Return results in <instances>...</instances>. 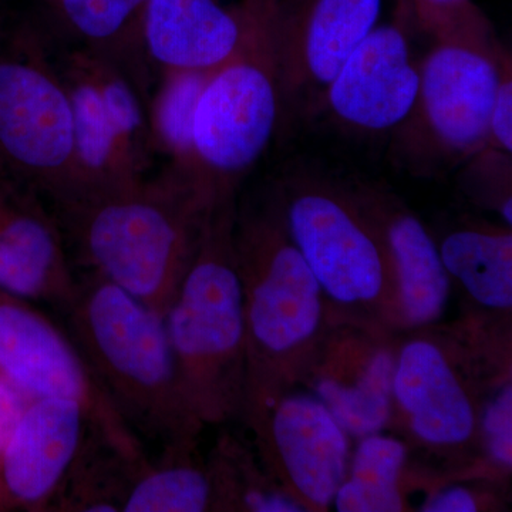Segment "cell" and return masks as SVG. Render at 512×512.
<instances>
[{"instance_id": "1", "label": "cell", "mask_w": 512, "mask_h": 512, "mask_svg": "<svg viewBox=\"0 0 512 512\" xmlns=\"http://www.w3.org/2000/svg\"><path fill=\"white\" fill-rule=\"evenodd\" d=\"M49 202L70 261L163 316L217 201L165 167L156 177L79 188Z\"/></svg>"}, {"instance_id": "15", "label": "cell", "mask_w": 512, "mask_h": 512, "mask_svg": "<svg viewBox=\"0 0 512 512\" xmlns=\"http://www.w3.org/2000/svg\"><path fill=\"white\" fill-rule=\"evenodd\" d=\"M383 0H291L281 36L282 119L318 113L340 67L379 25Z\"/></svg>"}, {"instance_id": "19", "label": "cell", "mask_w": 512, "mask_h": 512, "mask_svg": "<svg viewBox=\"0 0 512 512\" xmlns=\"http://www.w3.org/2000/svg\"><path fill=\"white\" fill-rule=\"evenodd\" d=\"M247 18L245 0H148L144 47L157 76L208 72L231 56Z\"/></svg>"}, {"instance_id": "21", "label": "cell", "mask_w": 512, "mask_h": 512, "mask_svg": "<svg viewBox=\"0 0 512 512\" xmlns=\"http://www.w3.org/2000/svg\"><path fill=\"white\" fill-rule=\"evenodd\" d=\"M410 454L409 444L397 437L376 433L359 439L333 501L336 511L402 512L409 510L407 498L416 488H426L429 495L437 478L413 470Z\"/></svg>"}, {"instance_id": "4", "label": "cell", "mask_w": 512, "mask_h": 512, "mask_svg": "<svg viewBox=\"0 0 512 512\" xmlns=\"http://www.w3.org/2000/svg\"><path fill=\"white\" fill-rule=\"evenodd\" d=\"M234 245L247 323L245 407L302 386L332 318L274 195L237 208Z\"/></svg>"}, {"instance_id": "24", "label": "cell", "mask_w": 512, "mask_h": 512, "mask_svg": "<svg viewBox=\"0 0 512 512\" xmlns=\"http://www.w3.org/2000/svg\"><path fill=\"white\" fill-rule=\"evenodd\" d=\"M214 511L302 512L269 476L256 451L222 434L207 460Z\"/></svg>"}, {"instance_id": "22", "label": "cell", "mask_w": 512, "mask_h": 512, "mask_svg": "<svg viewBox=\"0 0 512 512\" xmlns=\"http://www.w3.org/2000/svg\"><path fill=\"white\" fill-rule=\"evenodd\" d=\"M439 251L451 281H457L481 308V315L510 320L512 232L507 225L464 222L451 229Z\"/></svg>"}, {"instance_id": "6", "label": "cell", "mask_w": 512, "mask_h": 512, "mask_svg": "<svg viewBox=\"0 0 512 512\" xmlns=\"http://www.w3.org/2000/svg\"><path fill=\"white\" fill-rule=\"evenodd\" d=\"M274 197L322 288L330 318L402 333L386 239L352 187L322 175L293 173L279 183Z\"/></svg>"}, {"instance_id": "14", "label": "cell", "mask_w": 512, "mask_h": 512, "mask_svg": "<svg viewBox=\"0 0 512 512\" xmlns=\"http://www.w3.org/2000/svg\"><path fill=\"white\" fill-rule=\"evenodd\" d=\"M399 335L332 320L303 377L302 386L350 437L359 440L390 427Z\"/></svg>"}, {"instance_id": "9", "label": "cell", "mask_w": 512, "mask_h": 512, "mask_svg": "<svg viewBox=\"0 0 512 512\" xmlns=\"http://www.w3.org/2000/svg\"><path fill=\"white\" fill-rule=\"evenodd\" d=\"M0 173L47 200L72 187V101L39 33L0 39Z\"/></svg>"}, {"instance_id": "29", "label": "cell", "mask_w": 512, "mask_h": 512, "mask_svg": "<svg viewBox=\"0 0 512 512\" xmlns=\"http://www.w3.org/2000/svg\"><path fill=\"white\" fill-rule=\"evenodd\" d=\"M464 184L470 194L493 207L512 227L511 154L485 147L466 161Z\"/></svg>"}, {"instance_id": "16", "label": "cell", "mask_w": 512, "mask_h": 512, "mask_svg": "<svg viewBox=\"0 0 512 512\" xmlns=\"http://www.w3.org/2000/svg\"><path fill=\"white\" fill-rule=\"evenodd\" d=\"M90 431L82 404L30 400L0 446V511H50Z\"/></svg>"}, {"instance_id": "27", "label": "cell", "mask_w": 512, "mask_h": 512, "mask_svg": "<svg viewBox=\"0 0 512 512\" xmlns=\"http://www.w3.org/2000/svg\"><path fill=\"white\" fill-rule=\"evenodd\" d=\"M414 26L433 40L491 39L495 30L473 0H407Z\"/></svg>"}, {"instance_id": "17", "label": "cell", "mask_w": 512, "mask_h": 512, "mask_svg": "<svg viewBox=\"0 0 512 512\" xmlns=\"http://www.w3.org/2000/svg\"><path fill=\"white\" fill-rule=\"evenodd\" d=\"M76 284L62 232L42 195L0 173V289L64 309Z\"/></svg>"}, {"instance_id": "11", "label": "cell", "mask_w": 512, "mask_h": 512, "mask_svg": "<svg viewBox=\"0 0 512 512\" xmlns=\"http://www.w3.org/2000/svg\"><path fill=\"white\" fill-rule=\"evenodd\" d=\"M0 377L29 399L60 397L80 403L94 433L131 463L147 460L140 437L69 338L28 299L0 289Z\"/></svg>"}, {"instance_id": "2", "label": "cell", "mask_w": 512, "mask_h": 512, "mask_svg": "<svg viewBox=\"0 0 512 512\" xmlns=\"http://www.w3.org/2000/svg\"><path fill=\"white\" fill-rule=\"evenodd\" d=\"M497 322L478 315L399 335L390 427L410 450L437 458L448 481L491 480L481 464V413L511 379L510 333Z\"/></svg>"}, {"instance_id": "28", "label": "cell", "mask_w": 512, "mask_h": 512, "mask_svg": "<svg viewBox=\"0 0 512 512\" xmlns=\"http://www.w3.org/2000/svg\"><path fill=\"white\" fill-rule=\"evenodd\" d=\"M481 464L493 481L507 480L512 470V380L488 396L480 419Z\"/></svg>"}, {"instance_id": "26", "label": "cell", "mask_w": 512, "mask_h": 512, "mask_svg": "<svg viewBox=\"0 0 512 512\" xmlns=\"http://www.w3.org/2000/svg\"><path fill=\"white\" fill-rule=\"evenodd\" d=\"M136 464L90 431L50 511H121L128 478Z\"/></svg>"}, {"instance_id": "25", "label": "cell", "mask_w": 512, "mask_h": 512, "mask_svg": "<svg viewBox=\"0 0 512 512\" xmlns=\"http://www.w3.org/2000/svg\"><path fill=\"white\" fill-rule=\"evenodd\" d=\"M211 72L160 74L148 104V120L156 153L167 158V168L183 175L191 183H194L195 170L192 146L195 110Z\"/></svg>"}, {"instance_id": "32", "label": "cell", "mask_w": 512, "mask_h": 512, "mask_svg": "<svg viewBox=\"0 0 512 512\" xmlns=\"http://www.w3.org/2000/svg\"><path fill=\"white\" fill-rule=\"evenodd\" d=\"M30 400L8 380L0 377V446L8 439Z\"/></svg>"}, {"instance_id": "10", "label": "cell", "mask_w": 512, "mask_h": 512, "mask_svg": "<svg viewBox=\"0 0 512 512\" xmlns=\"http://www.w3.org/2000/svg\"><path fill=\"white\" fill-rule=\"evenodd\" d=\"M55 62L73 109L74 177L67 191L147 177L157 153L147 104L136 87L79 47L59 53Z\"/></svg>"}, {"instance_id": "5", "label": "cell", "mask_w": 512, "mask_h": 512, "mask_svg": "<svg viewBox=\"0 0 512 512\" xmlns=\"http://www.w3.org/2000/svg\"><path fill=\"white\" fill-rule=\"evenodd\" d=\"M237 195L212 205L200 244L163 319L188 406L202 426L241 417L247 323L235 255Z\"/></svg>"}, {"instance_id": "30", "label": "cell", "mask_w": 512, "mask_h": 512, "mask_svg": "<svg viewBox=\"0 0 512 512\" xmlns=\"http://www.w3.org/2000/svg\"><path fill=\"white\" fill-rule=\"evenodd\" d=\"M491 480H458L440 485L427 495L420 511L424 512H477L495 511L503 505L497 491L484 487Z\"/></svg>"}, {"instance_id": "20", "label": "cell", "mask_w": 512, "mask_h": 512, "mask_svg": "<svg viewBox=\"0 0 512 512\" xmlns=\"http://www.w3.org/2000/svg\"><path fill=\"white\" fill-rule=\"evenodd\" d=\"M57 19L72 47L120 70L144 103L153 96L154 70L144 47L148 0H55Z\"/></svg>"}, {"instance_id": "13", "label": "cell", "mask_w": 512, "mask_h": 512, "mask_svg": "<svg viewBox=\"0 0 512 512\" xmlns=\"http://www.w3.org/2000/svg\"><path fill=\"white\" fill-rule=\"evenodd\" d=\"M393 15L343 63L318 113L326 111L340 126L359 133H386L407 120L420 87V63L412 50L416 26L407 0H396Z\"/></svg>"}, {"instance_id": "3", "label": "cell", "mask_w": 512, "mask_h": 512, "mask_svg": "<svg viewBox=\"0 0 512 512\" xmlns=\"http://www.w3.org/2000/svg\"><path fill=\"white\" fill-rule=\"evenodd\" d=\"M64 311L77 348L134 433L164 451L197 450L204 426L185 399L163 316L90 272Z\"/></svg>"}, {"instance_id": "8", "label": "cell", "mask_w": 512, "mask_h": 512, "mask_svg": "<svg viewBox=\"0 0 512 512\" xmlns=\"http://www.w3.org/2000/svg\"><path fill=\"white\" fill-rule=\"evenodd\" d=\"M507 55L497 37L434 40L420 62L412 113L396 130L394 150L410 170H448L487 147L491 109Z\"/></svg>"}, {"instance_id": "18", "label": "cell", "mask_w": 512, "mask_h": 512, "mask_svg": "<svg viewBox=\"0 0 512 512\" xmlns=\"http://www.w3.org/2000/svg\"><path fill=\"white\" fill-rule=\"evenodd\" d=\"M350 187L386 239L399 291L403 332L437 325L450 301L451 278L436 239L393 192L363 183Z\"/></svg>"}, {"instance_id": "12", "label": "cell", "mask_w": 512, "mask_h": 512, "mask_svg": "<svg viewBox=\"0 0 512 512\" xmlns=\"http://www.w3.org/2000/svg\"><path fill=\"white\" fill-rule=\"evenodd\" d=\"M241 417L265 470L293 503L302 512L329 511L348 473L352 447L325 404L292 389L248 403Z\"/></svg>"}, {"instance_id": "23", "label": "cell", "mask_w": 512, "mask_h": 512, "mask_svg": "<svg viewBox=\"0 0 512 512\" xmlns=\"http://www.w3.org/2000/svg\"><path fill=\"white\" fill-rule=\"evenodd\" d=\"M121 511H214V494L207 461L197 450L163 451L158 461L133 467Z\"/></svg>"}, {"instance_id": "7", "label": "cell", "mask_w": 512, "mask_h": 512, "mask_svg": "<svg viewBox=\"0 0 512 512\" xmlns=\"http://www.w3.org/2000/svg\"><path fill=\"white\" fill-rule=\"evenodd\" d=\"M289 2L245 0L241 39L198 99L194 183L211 200L237 195L281 123V36Z\"/></svg>"}, {"instance_id": "31", "label": "cell", "mask_w": 512, "mask_h": 512, "mask_svg": "<svg viewBox=\"0 0 512 512\" xmlns=\"http://www.w3.org/2000/svg\"><path fill=\"white\" fill-rule=\"evenodd\" d=\"M487 147L512 153V60L505 56L491 109Z\"/></svg>"}]
</instances>
